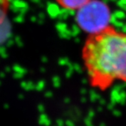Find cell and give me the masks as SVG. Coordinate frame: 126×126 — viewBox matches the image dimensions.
<instances>
[{"instance_id": "obj_1", "label": "cell", "mask_w": 126, "mask_h": 126, "mask_svg": "<svg viewBox=\"0 0 126 126\" xmlns=\"http://www.w3.org/2000/svg\"><path fill=\"white\" fill-rule=\"evenodd\" d=\"M90 85L105 91L115 83H126V32L110 25L88 35L81 52Z\"/></svg>"}, {"instance_id": "obj_2", "label": "cell", "mask_w": 126, "mask_h": 126, "mask_svg": "<svg viewBox=\"0 0 126 126\" xmlns=\"http://www.w3.org/2000/svg\"><path fill=\"white\" fill-rule=\"evenodd\" d=\"M111 12L102 0H91L76 11L75 20L80 30L89 35L97 34L110 26Z\"/></svg>"}, {"instance_id": "obj_3", "label": "cell", "mask_w": 126, "mask_h": 126, "mask_svg": "<svg viewBox=\"0 0 126 126\" xmlns=\"http://www.w3.org/2000/svg\"><path fill=\"white\" fill-rule=\"evenodd\" d=\"M10 0H0V44L7 40L11 34V25L9 23Z\"/></svg>"}, {"instance_id": "obj_4", "label": "cell", "mask_w": 126, "mask_h": 126, "mask_svg": "<svg viewBox=\"0 0 126 126\" xmlns=\"http://www.w3.org/2000/svg\"><path fill=\"white\" fill-rule=\"evenodd\" d=\"M60 7L69 11H78L91 0H55Z\"/></svg>"}]
</instances>
